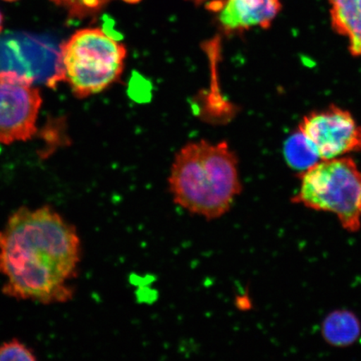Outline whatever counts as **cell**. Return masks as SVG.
Returning <instances> with one entry per match:
<instances>
[{
  "instance_id": "6da1fadb",
  "label": "cell",
  "mask_w": 361,
  "mask_h": 361,
  "mask_svg": "<svg viewBox=\"0 0 361 361\" xmlns=\"http://www.w3.org/2000/svg\"><path fill=\"white\" fill-rule=\"evenodd\" d=\"M80 239L73 225L49 206L22 207L0 230V273L4 295L40 304L65 303L74 296Z\"/></svg>"
},
{
  "instance_id": "7a4b0ae2",
  "label": "cell",
  "mask_w": 361,
  "mask_h": 361,
  "mask_svg": "<svg viewBox=\"0 0 361 361\" xmlns=\"http://www.w3.org/2000/svg\"><path fill=\"white\" fill-rule=\"evenodd\" d=\"M169 186L176 204L189 214L222 218L242 191L236 155L226 142L188 143L175 157Z\"/></svg>"
},
{
  "instance_id": "3957f363",
  "label": "cell",
  "mask_w": 361,
  "mask_h": 361,
  "mask_svg": "<svg viewBox=\"0 0 361 361\" xmlns=\"http://www.w3.org/2000/svg\"><path fill=\"white\" fill-rule=\"evenodd\" d=\"M125 45L100 28L81 29L61 47L51 87L66 82L78 98L103 92L123 73Z\"/></svg>"
},
{
  "instance_id": "277c9868",
  "label": "cell",
  "mask_w": 361,
  "mask_h": 361,
  "mask_svg": "<svg viewBox=\"0 0 361 361\" xmlns=\"http://www.w3.org/2000/svg\"><path fill=\"white\" fill-rule=\"evenodd\" d=\"M292 201L308 209L335 214L346 231L361 228V171L353 159L322 160L301 173L299 192Z\"/></svg>"
},
{
  "instance_id": "5b68a950",
  "label": "cell",
  "mask_w": 361,
  "mask_h": 361,
  "mask_svg": "<svg viewBox=\"0 0 361 361\" xmlns=\"http://www.w3.org/2000/svg\"><path fill=\"white\" fill-rule=\"evenodd\" d=\"M42 104L32 78L16 71L0 72V143L10 145L32 138Z\"/></svg>"
},
{
  "instance_id": "8992f818",
  "label": "cell",
  "mask_w": 361,
  "mask_h": 361,
  "mask_svg": "<svg viewBox=\"0 0 361 361\" xmlns=\"http://www.w3.org/2000/svg\"><path fill=\"white\" fill-rule=\"evenodd\" d=\"M299 130L320 160L361 151V126L348 111L341 107L332 106L310 113L302 120Z\"/></svg>"
},
{
  "instance_id": "52a82bcc",
  "label": "cell",
  "mask_w": 361,
  "mask_h": 361,
  "mask_svg": "<svg viewBox=\"0 0 361 361\" xmlns=\"http://www.w3.org/2000/svg\"><path fill=\"white\" fill-rule=\"evenodd\" d=\"M281 0H216L210 10L227 33L242 32L255 27L267 29L281 10Z\"/></svg>"
},
{
  "instance_id": "ba28073f",
  "label": "cell",
  "mask_w": 361,
  "mask_h": 361,
  "mask_svg": "<svg viewBox=\"0 0 361 361\" xmlns=\"http://www.w3.org/2000/svg\"><path fill=\"white\" fill-rule=\"evenodd\" d=\"M333 28L349 40L352 55L361 56V0H329Z\"/></svg>"
},
{
  "instance_id": "9c48e42d",
  "label": "cell",
  "mask_w": 361,
  "mask_h": 361,
  "mask_svg": "<svg viewBox=\"0 0 361 361\" xmlns=\"http://www.w3.org/2000/svg\"><path fill=\"white\" fill-rule=\"evenodd\" d=\"M322 334L329 345L345 348L358 340L361 324L357 316L350 311L336 310L324 319Z\"/></svg>"
},
{
  "instance_id": "30bf717a",
  "label": "cell",
  "mask_w": 361,
  "mask_h": 361,
  "mask_svg": "<svg viewBox=\"0 0 361 361\" xmlns=\"http://www.w3.org/2000/svg\"><path fill=\"white\" fill-rule=\"evenodd\" d=\"M283 153L288 165L301 173L322 161L300 130L287 140Z\"/></svg>"
},
{
  "instance_id": "8fae6325",
  "label": "cell",
  "mask_w": 361,
  "mask_h": 361,
  "mask_svg": "<svg viewBox=\"0 0 361 361\" xmlns=\"http://www.w3.org/2000/svg\"><path fill=\"white\" fill-rule=\"evenodd\" d=\"M63 8L72 20H85L98 15L111 0H49Z\"/></svg>"
},
{
  "instance_id": "7c38bea8",
  "label": "cell",
  "mask_w": 361,
  "mask_h": 361,
  "mask_svg": "<svg viewBox=\"0 0 361 361\" xmlns=\"http://www.w3.org/2000/svg\"><path fill=\"white\" fill-rule=\"evenodd\" d=\"M36 360L37 358H36L34 350L16 338L4 342L0 345V361H33Z\"/></svg>"
},
{
  "instance_id": "4fadbf2b",
  "label": "cell",
  "mask_w": 361,
  "mask_h": 361,
  "mask_svg": "<svg viewBox=\"0 0 361 361\" xmlns=\"http://www.w3.org/2000/svg\"><path fill=\"white\" fill-rule=\"evenodd\" d=\"M3 24H4V16L2 15L1 11H0V33L3 30Z\"/></svg>"
},
{
  "instance_id": "5bb4252c",
  "label": "cell",
  "mask_w": 361,
  "mask_h": 361,
  "mask_svg": "<svg viewBox=\"0 0 361 361\" xmlns=\"http://www.w3.org/2000/svg\"><path fill=\"white\" fill-rule=\"evenodd\" d=\"M121 1H123L125 3H128V4H134L139 3L140 1H141V0H121Z\"/></svg>"
},
{
  "instance_id": "9a60e30c",
  "label": "cell",
  "mask_w": 361,
  "mask_h": 361,
  "mask_svg": "<svg viewBox=\"0 0 361 361\" xmlns=\"http://www.w3.org/2000/svg\"><path fill=\"white\" fill-rule=\"evenodd\" d=\"M3 1L8 2V3H12V2L18 1V0H3Z\"/></svg>"
},
{
  "instance_id": "2e32d148",
  "label": "cell",
  "mask_w": 361,
  "mask_h": 361,
  "mask_svg": "<svg viewBox=\"0 0 361 361\" xmlns=\"http://www.w3.org/2000/svg\"><path fill=\"white\" fill-rule=\"evenodd\" d=\"M192 1L195 3H201L202 1H203V0H192Z\"/></svg>"
}]
</instances>
